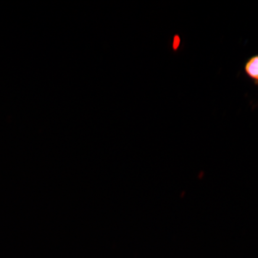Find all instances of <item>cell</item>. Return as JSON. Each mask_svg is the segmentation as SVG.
Returning <instances> with one entry per match:
<instances>
[{"label":"cell","instance_id":"cell-1","mask_svg":"<svg viewBox=\"0 0 258 258\" xmlns=\"http://www.w3.org/2000/svg\"><path fill=\"white\" fill-rule=\"evenodd\" d=\"M245 74L258 86V54L248 58L244 64Z\"/></svg>","mask_w":258,"mask_h":258},{"label":"cell","instance_id":"cell-2","mask_svg":"<svg viewBox=\"0 0 258 258\" xmlns=\"http://www.w3.org/2000/svg\"><path fill=\"white\" fill-rule=\"evenodd\" d=\"M181 43V38L179 34H175L173 38L172 48L174 51H177Z\"/></svg>","mask_w":258,"mask_h":258}]
</instances>
